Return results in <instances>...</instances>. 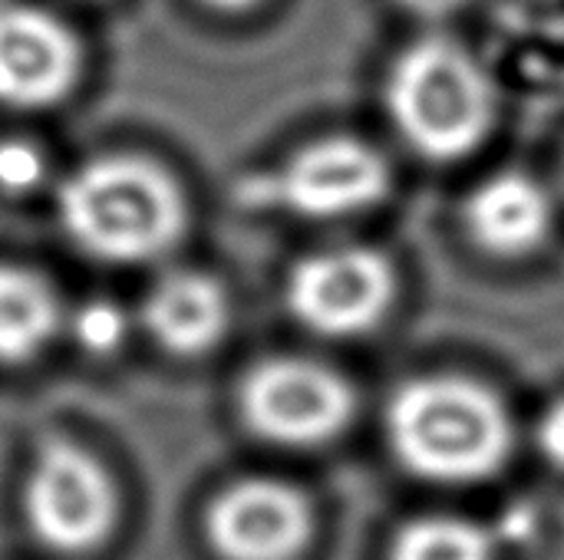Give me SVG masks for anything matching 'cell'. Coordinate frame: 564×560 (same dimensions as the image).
Returning <instances> with one entry per match:
<instances>
[{
  "mask_svg": "<svg viewBox=\"0 0 564 560\" xmlns=\"http://www.w3.org/2000/svg\"><path fill=\"white\" fill-rule=\"evenodd\" d=\"M59 323L50 284L23 267H0V363L36 356Z\"/></svg>",
  "mask_w": 564,
  "mask_h": 560,
  "instance_id": "12",
  "label": "cell"
},
{
  "mask_svg": "<svg viewBox=\"0 0 564 560\" xmlns=\"http://www.w3.org/2000/svg\"><path fill=\"white\" fill-rule=\"evenodd\" d=\"M539 446L552 465L564 469V399L545 413V419L539 426Z\"/></svg>",
  "mask_w": 564,
  "mask_h": 560,
  "instance_id": "16",
  "label": "cell"
},
{
  "mask_svg": "<svg viewBox=\"0 0 564 560\" xmlns=\"http://www.w3.org/2000/svg\"><path fill=\"white\" fill-rule=\"evenodd\" d=\"M73 337L86 353H116L126 340V314L109 300H89L73 317Z\"/></svg>",
  "mask_w": 564,
  "mask_h": 560,
  "instance_id": "14",
  "label": "cell"
},
{
  "mask_svg": "<svg viewBox=\"0 0 564 560\" xmlns=\"http://www.w3.org/2000/svg\"><path fill=\"white\" fill-rule=\"evenodd\" d=\"M397 3H400L403 10L423 17V20H443V17H449V13L463 10L469 0H397Z\"/></svg>",
  "mask_w": 564,
  "mask_h": 560,
  "instance_id": "17",
  "label": "cell"
},
{
  "mask_svg": "<svg viewBox=\"0 0 564 560\" xmlns=\"http://www.w3.org/2000/svg\"><path fill=\"white\" fill-rule=\"evenodd\" d=\"M79 69V40L59 17L33 3L0 0V106H56L76 86Z\"/></svg>",
  "mask_w": 564,
  "mask_h": 560,
  "instance_id": "8",
  "label": "cell"
},
{
  "mask_svg": "<svg viewBox=\"0 0 564 560\" xmlns=\"http://www.w3.org/2000/svg\"><path fill=\"white\" fill-rule=\"evenodd\" d=\"M390 560H492V541L473 521L430 515L400 528Z\"/></svg>",
  "mask_w": 564,
  "mask_h": 560,
  "instance_id": "13",
  "label": "cell"
},
{
  "mask_svg": "<svg viewBox=\"0 0 564 560\" xmlns=\"http://www.w3.org/2000/svg\"><path fill=\"white\" fill-rule=\"evenodd\" d=\"M241 416L268 442L311 449L340 436L354 416L347 380L314 360L278 356L258 363L241 383Z\"/></svg>",
  "mask_w": 564,
  "mask_h": 560,
  "instance_id": "4",
  "label": "cell"
},
{
  "mask_svg": "<svg viewBox=\"0 0 564 560\" xmlns=\"http://www.w3.org/2000/svg\"><path fill=\"white\" fill-rule=\"evenodd\" d=\"M205 531L221 560H294L311 538V505L284 482L245 479L212 502Z\"/></svg>",
  "mask_w": 564,
  "mask_h": 560,
  "instance_id": "9",
  "label": "cell"
},
{
  "mask_svg": "<svg viewBox=\"0 0 564 560\" xmlns=\"http://www.w3.org/2000/svg\"><path fill=\"white\" fill-rule=\"evenodd\" d=\"M46 162L43 152L26 139H7L0 142V188L10 195H23L43 182Z\"/></svg>",
  "mask_w": 564,
  "mask_h": 560,
  "instance_id": "15",
  "label": "cell"
},
{
  "mask_svg": "<svg viewBox=\"0 0 564 560\" xmlns=\"http://www.w3.org/2000/svg\"><path fill=\"white\" fill-rule=\"evenodd\" d=\"M387 112L420 155L453 162L489 135L496 92L466 46L446 36H423L390 66Z\"/></svg>",
  "mask_w": 564,
  "mask_h": 560,
  "instance_id": "3",
  "label": "cell"
},
{
  "mask_svg": "<svg viewBox=\"0 0 564 560\" xmlns=\"http://www.w3.org/2000/svg\"><path fill=\"white\" fill-rule=\"evenodd\" d=\"M145 327L169 353H208L228 330V297L205 274H165L145 297Z\"/></svg>",
  "mask_w": 564,
  "mask_h": 560,
  "instance_id": "11",
  "label": "cell"
},
{
  "mask_svg": "<svg viewBox=\"0 0 564 560\" xmlns=\"http://www.w3.org/2000/svg\"><path fill=\"white\" fill-rule=\"evenodd\" d=\"M202 3L212 10H225V13H245V10L258 7L261 0H202Z\"/></svg>",
  "mask_w": 564,
  "mask_h": 560,
  "instance_id": "18",
  "label": "cell"
},
{
  "mask_svg": "<svg viewBox=\"0 0 564 560\" xmlns=\"http://www.w3.org/2000/svg\"><path fill=\"white\" fill-rule=\"evenodd\" d=\"M393 287L387 257L370 248H334L291 271L288 307L321 337H360L383 320Z\"/></svg>",
  "mask_w": 564,
  "mask_h": 560,
  "instance_id": "6",
  "label": "cell"
},
{
  "mask_svg": "<svg viewBox=\"0 0 564 560\" xmlns=\"http://www.w3.org/2000/svg\"><path fill=\"white\" fill-rule=\"evenodd\" d=\"M555 221L549 191L522 172H502L482 182L466 201L473 241L499 257H522L542 248Z\"/></svg>",
  "mask_w": 564,
  "mask_h": 560,
  "instance_id": "10",
  "label": "cell"
},
{
  "mask_svg": "<svg viewBox=\"0 0 564 560\" xmlns=\"http://www.w3.org/2000/svg\"><path fill=\"white\" fill-rule=\"evenodd\" d=\"M26 521L33 535L59 554L99 548L119 515L109 472L73 442H46L26 482Z\"/></svg>",
  "mask_w": 564,
  "mask_h": 560,
  "instance_id": "5",
  "label": "cell"
},
{
  "mask_svg": "<svg viewBox=\"0 0 564 560\" xmlns=\"http://www.w3.org/2000/svg\"><path fill=\"white\" fill-rule=\"evenodd\" d=\"M390 188V168L360 139L330 135L304 145L268 182V195L314 221H337L373 208Z\"/></svg>",
  "mask_w": 564,
  "mask_h": 560,
  "instance_id": "7",
  "label": "cell"
},
{
  "mask_svg": "<svg viewBox=\"0 0 564 560\" xmlns=\"http://www.w3.org/2000/svg\"><path fill=\"white\" fill-rule=\"evenodd\" d=\"M400 465L426 482L473 485L496 475L512 452V422L496 393L463 376L406 383L387 409Z\"/></svg>",
  "mask_w": 564,
  "mask_h": 560,
  "instance_id": "1",
  "label": "cell"
},
{
  "mask_svg": "<svg viewBox=\"0 0 564 560\" xmlns=\"http://www.w3.org/2000/svg\"><path fill=\"white\" fill-rule=\"evenodd\" d=\"M56 208L69 241L112 264L155 261L185 231L178 185L165 168L135 155L86 162L63 182Z\"/></svg>",
  "mask_w": 564,
  "mask_h": 560,
  "instance_id": "2",
  "label": "cell"
}]
</instances>
